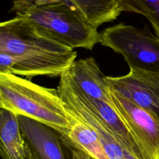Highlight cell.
<instances>
[{
  "instance_id": "cell-1",
  "label": "cell",
  "mask_w": 159,
  "mask_h": 159,
  "mask_svg": "<svg viewBox=\"0 0 159 159\" xmlns=\"http://www.w3.org/2000/svg\"><path fill=\"white\" fill-rule=\"evenodd\" d=\"M77 53L19 16L0 24V73L28 78L60 76Z\"/></svg>"
},
{
  "instance_id": "cell-2",
  "label": "cell",
  "mask_w": 159,
  "mask_h": 159,
  "mask_svg": "<svg viewBox=\"0 0 159 159\" xmlns=\"http://www.w3.org/2000/svg\"><path fill=\"white\" fill-rule=\"evenodd\" d=\"M0 107L42 123L65 137L71 115L57 89L10 73H0Z\"/></svg>"
},
{
  "instance_id": "cell-3",
  "label": "cell",
  "mask_w": 159,
  "mask_h": 159,
  "mask_svg": "<svg viewBox=\"0 0 159 159\" xmlns=\"http://www.w3.org/2000/svg\"><path fill=\"white\" fill-rule=\"evenodd\" d=\"M11 11L71 48L91 50L99 42L97 29L65 0L42 6L14 0Z\"/></svg>"
},
{
  "instance_id": "cell-4",
  "label": "cell",
  "mask_w": 159,
  "mask_h": 159,
  "mask_svg": "<svg viewBox=\"0 0 159 159\" xmlns=\"http://www.w3.org/2000/svg\"><path fill=\"white\" fill-rule=\"evenodd\" d=\"M99 43L120 54L129 69L159 73V39L147 24L142 29L124 23L108 27L99 32Z\"/></svg>"
},
{
  "instance_id": "cell-5",
  "label": "cell",
  "mask_w": 159,
  "mask_h": 159,
  "mask_svg": "<svg viewBox=\"0 0 159 159\" xmlns=\"http://www.w3.org/2000/svg\"><path fill=\"white\" fill-rule=\"evenodd\" d=\"M57 89L67 109L96 132L111 159H139L122 145L88 104L68 71L60 76Z\"/></svg>"
},
{
  "instance_id": "cell-6",
  "label": "cell",
  "mask_w": 159,
  "mask_h": 159,
  "mask_svg": "<svg viewBox=\"0 0 159 159\" xmlns=\"http://www.w3.org/2000/svg\"><path fill=\"white\" fill-rule=\"evenodd\" d=\"M109 89L113 109L138 143L146 159H159V120L120 93Z\"/></svg>"
},
{
  "instance_id": "cell-7",
  "label": "cell",
  "mask_w": 159,
  "mask_h": 159,
  "mask_svg": "<svg viewBox=\"0 0 159 159\" xmlns=\"http://www.w3.org/2000/svg\"><path fill=\"white\" fill-rule=\"evenodd\" d=\"M110 88L159 120V73L130 69L119 76H106Z\"/></svg>"
},
{
  "instance_id": "cell-8",
  "label": "cell",
  "mask_w": 159,
  "mask_h": 159,
  "mask_svg": "<svg viewBox=\"0 0 159 159\" xmlns=\"http://www.w3.org/2000/svg\"><path fill=\"white\" fill-rule=\"evenodd\" d=\"M68 72L79 87L89 96L113 108L110 89L106 76L93 57L75 60Z\"/></svg>"
},
{
  "instance_id": "cell-9",
  "label": "cell",
  "mask_w": 159,
  "mask_h": 159,
  "mask_svg": "<svg viewBox=\"0 0 159 159\" xmlns=\"http://www.w3.org/2000/svg\"><path fill=\"white\" fill-rule=\"evenodd\" d=\"M0 155L2 159H34L35 153L25 139L18 116L1 108Z\"/></svg>"
},
{
  "instance_id": "cell-10",
  "label": "cell",
  "mask_w": 159,
  "mask_h": 159,
  "mask_svg": "<svg viewBox=\"0 0 159 159\" xmlns=\"http://www.w3.org/2000/svg\"><path fill=\"white\" fill-rule=\"evenodd\" d=\"M18 119L25 139L39 159H66L53 129L27 117Z\"/></svg>"
},
{
  "instance_id": "cell-11",
  "label": "cell",
  "mask_w": 159,
  "mask_h": 159,
  "mask_svg": "<svg viewBox=\"0 0 159 159\" xmlns=\"http://www.w3.org/2000/svg\"><path fill=\"white\" fill-rule=\"evenodd\" d=\"M70 112L71 115V126L64 137L68 143L94 159H111L96 132Z\"/></svg>"
},
{
  "instance_id": "cell-12",
  "label": "cell",
  "mask_w": 159,
  "mask_h": 159,
  "mask_svg": "<svg viewBox=\"0 0 159 159\" xmlns=\"http://www.w3.org/2000/svg\"><path fill=\"white\" fill-rule=\"evenodd\" d=\"M93 27L116 20L120 14L117 0H65Z\"/></svg>"
},
{
  "instance_id": "cell-13",
  "label": "cell",
  "mask_w": 159,
  "mask_h": 159,
  "mask_svg": "<svg viewBox=\"0 0 159 159\" xmlns=\"http://www.w3.org/2000/svg\"><path fill=\"white\" fill-rule=\"evenodd\" d=\"M120 13L131 12L147 18L159 39V0H117Z\"/></svg>"
},
{
  "instance_id": "cell-14",
  "label": "cell",
  "mask_w": 159,
  "mask_h": 159,
  "mask_svg": "<svg viewBox=\"0 0 159 159\" xmlns=\"http://www.w3.org/2000/svg\"><path fill=\"white\" fill-rule=\"evenodd\" d=\"M71 159H92V157L82 151L73 149L71 151Z\"/></svg>"
},
{
  "instance_id": "cell-15",
  "label": "cell",
  "mask_w": 159,
  "mask_h": 159,
  "mask_svg": "<svg viewBox=\"0 0 159 159\" xmlns=\"http://www.w3.org/2000/svg\"><path fill=\"white\" fill-rule=\"evenodd\" d=\"M29 2H31L36 5L42 6V5H47L53 3L60 2L63 0H25Z\"/></svg>"
},
{
  "instance_id": "cell-16",
  "label": "cell",
  "mask_w": 159,
  "mask_h": 159,
  "mask_svg": "<svg viewBox=\"0 0 159 159\" xmlns=\"http://www.w3.org/2000/svg\"><path fill=\"white\" fill-rule=\"evenodd\" d=\"M34 159H39V157H38V156H37V155L36 153H35V157Z\"/></svg>"
},
{
  "instance_id": "cell-17",
  "label": "cell",
  "mask_w": 159,
  "mask_h": 159,
  "mask_svg": "<svg viewBox=\"0 0 159 159\" xmlns=\"http://www.w3.org/2000/svg\"><path fill=\"white\" fill-rule=\"evenodd\" d=\"M92 159H94V158H93V157H92Z\"/></svg>"
}]
</instances>
